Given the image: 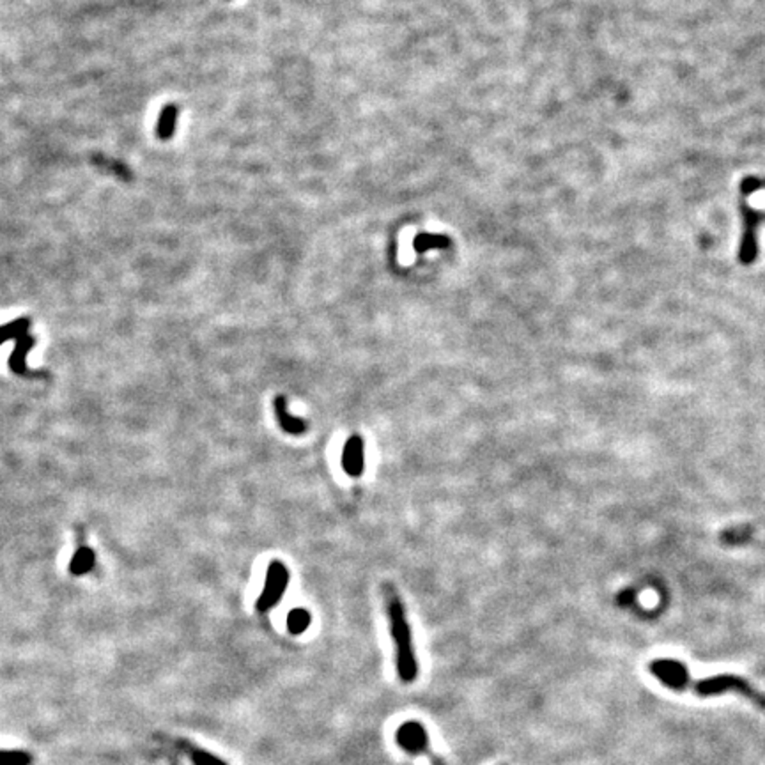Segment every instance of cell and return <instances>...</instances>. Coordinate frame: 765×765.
<instances>
[{"instance_id":"5bb4252c","label":"cell","mask_w":765,"mask_h":765,"mask_svg":"<svg viewBox=\"0 0 765 765\" xmlns=\"http://www.w3.org/2000/svg\"><path fill=\"white\" fill-rule=\"evenodd\" d=\"M312 622V615L305 608H294L293 612L287 615V629L291 634L298 636V634H303L308 629Z\"/></svg>"},{"instance_id":"30bf717a","label":"cell","mask_w":765,"mask_h":765,"mask_svg":"<svg viewBox=\"0 0 765 765\" xmlns=\"http://www.w3.org/2000/svg\"><path fill=\"white\" fill-rule=\"evenodd\" d=\"M94 562H96L94 551H92L91 548H87V546H82V548H78L77 551H75L73 558H71L70 573L73 574V576H84V574H87L89 570H92Z\"/></svg>"},{"instance_id":"3957f363","label":"cell","mask_w":765,"mask_h":765,"mask_svg":"<svg viewBox=\"0 0 765 765\" xmlns=\"http://www.w3.org/2000/svg\"><path fill=\"white\" fill-rule=\"evenodd\" d=\"M287 585H289V570L278 560H273L269 563L268 570H266V583L262 588L261 597L257 599V604L255 608L261 613L269 612L273 606H276L282 599L283 592L287 590Z\"/></svg>"},{"instance_id":"8992f818","label":"cell","mask_w":765,"mask_h":765,"mask_svg":"<svg viewBox=\"0 0 765 765\" xmlns=\"http://www.w3.org/2000/svg\"><path fill=\"white\" fill-rule=\"evenodd\" d=\"M397 742L402 749H406L408 753H415V755L427 752L429 748L427 732L418 721H408L402 725L397 730Z\"/></svg>"},{"instance_id":"9c48e42d","label":"cell","mask_w":765,"mask_h":765,"mask_svg":"<svg viewBox=\"0 0 765 765\" xmlns=\"http://www.w3.org/2000/svg\"><path fill=\"white\" fill-rule=\"evenodd\" d=\"M34 346H36V337H32L31 333L20 337V339L14 342V349H13V353H11L9 362H7V364H9L11 372H14V374H18V376L28 374V367H27V364H25V357H27L28 351H31Z\"/></svg>"},{"instance_id":"2e32d148","label":"cell","mask_w":765,"mask_h":765,"mask_svg":"<svg viewBox=\"0 0 765 765\" xmlns=\"http://www.w3.org/2000/svg\"><path fill=\"white\" fill-rule=\"evenodd\" d=\"M193 765H227L224 760H220L218 756L211 755V753L202 752V749H195L192 753Z\"/></svg>"},{"instance_id":"9a60e30c","label":"cell","mask_w":765,"mask_h":765,"mask_svg":"<svg viewBox=\"0 0 765 765\" xmlns=\"http://www.w3.org/2000/svg\"><path fill=\"white\" fill-rule=\"evenodd\" d=\"M31 753L21 749H0V765H32Z\"/></svg>"},{"instance_id":"277c9868","label":"cell","mask_w":765,"mask_h":765,"mask_svg":"<svg viewBox=\"0 0 765 765\" xmlns=\"http://www.w3.org/2000/svg\"><path fill=\"white\" fill-rule=\"evenodd\" d=\"M649 670L650 673H653L659 678L661 684L673 689V691H685L689 688V682H691L685 664L673 659L652 661L649 664Z\"/></svg>"},{"instance_id":"5b68a950","label":"cell","mask_w":765,"mask_h":765,"mask_svg":"<svg viewBox=\"0 0 765 765\" xmlns=\"http://www.w3.org/2000/svg\"><path fill=\"white\" fill-rule=\"evenodd\" d=\"M742 215H744V234H742L741 249H739V261L742 264H752L755 262L756 254H759V245H756V225H759L760 215L752 207L742 206Z\"/></svg>"},{"instance_id":"7a4b0ae2","label":"cell","mask_w":765,"mask_h":765,"mask_svg":"<svg viewBox=\"0 0 765 765\" xmlns=\"http://www.w3.org/2000/svg\"><path fill=\"white\" fill-rule=\"evenodd\" d=\"M696 696H716L723 695L727 691H735L739 695L746 696L749 702L755 703L760 710H765V695L759 689L753 688L746 678L737 677V675H716L710 678H702V680L689 682V688Z\"/></svg>"},{"instance_id":"6da1fadb","label":"cell","mask_w":765,"mask_h":765,"mask_svg":"<svg viewBox=\"0 0 765 765\" xmlns=\"http://www.w3.org/2000/svg\"><path fill=\"white\" fill-rule=\"evenodd\" d=\"M388 620H390V634L395 645V663L397 673L404 684H411L418 675V663H416L415 646H413V634L406 619L404 606L397 594L388 595Z\"/></svg>"},{"instance_id":"4fadbf2b","label":"cell","mask_w":765,"mask_h":765,"mask_svg":"<svg viewBox=\"0 0 765 765\" xmlns=\"http://www.w3.org/2000/svg\"><path fill=\"white\" fill-rule=\"evenodd\" d=\"M413 246H415L416 254L429 252V250L433 249H448V246H450V238L440 234H418L415 238Z\"/></svg>"},{"instance_id":"ac0fdd59","label":"cell","mask_w":765,"mask_h":765,"mask_svg":"<svg viewBox=\"0 0 765 765\" xmlns=\"http://www.w3.org/2000/svg\"><path fill=\"white\" fill-rule=\"evenodd\" d=\"M631 599H633V592L629 590V592H622V594H620V597H619V601H620V604H629Z\"/></svg>"},{"instance_id":"52a82bcc","label":"cell","mask_w":765,"mask_h":765,"mask_svg":"<svg viewBox=\"0 0 765 765\" xmlns=\"http://www.w3.org/2000/svg\"><path fill=\"white\" fill-rule=\"evenodd\" d=\"M342 468L349 477H360L365 470L364 440L358 434L349 436L342 450Z\"/></svg>"},{"instance_id":"7c38bea8","label":"cell","mask_w":765,"mask_h":765,"mask_svg":"<svg viewBox=\"0 0 765 765\" xmlns=\"http://www.w3.org/2000/svg\"><path fill=\"white\" fill-rule=\"evenodd\" d=\"M31 325H32L31 319L20 318L0 326V346L6 344L7 340H18L20 337L27 335L28 330H31Z\"/></svg>"},{"instance_id":"ba28073f","label":"cell","mask_w":765,"mask_h":765,"mask_svg":"<svg viewBox=\"0 0 765 765\" xmlns=\"http://www.w3.org/2000/svg\"><path fill=\"white\" fill-rule=\"evenodd\" d=\"M273 406H275L276 422H278L280 429H282L283 433L298 436V434H303L305 430H307V422H305L303 418H300V416H294L289 413L286 395H276Z\"/></svg>"},{"instance_id":"8fae6325","label":"cell","mask_w":765,"mask_h":765,"mask_svg":"<svg viewBox=\"0 0 765 765\" xmlns=\"http://www.w3.org/2000/svg\"><path fill=\"white\" fill-rule=\"evenodd\" d=\"M178 116L179 110L175 105H167L160 114V119L156 124V135L161 140H168L174 136L175 133V124H178Z\"/></svg>"},{"instance_id":"e0dca14e","label":"cell","mask_w":765,"mask_h":765,"mask_svg":"<svg viewBox=\"0 0 765 765\" xmlns=\"http://www.w3.org/2000/svg\"><path fill=\"white\" fill-rule=\"evenodd\" d=\"M759 188H760V181L755 178H746L741 185V192L744 193V195H749V193L756 192Z\"/></svg>"}]
</instances>
